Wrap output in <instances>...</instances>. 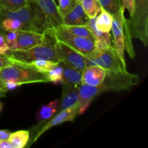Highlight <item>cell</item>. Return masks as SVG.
<instances>
[{"label": "cell", "instance_id": "38", "mask_svg": "<svg viewBox=\"0 0 148 148\" xmlns=\"http://www.w3.org/2000/svg\"><path fill=\"white\" fill-rule=\"evenodd\" d=\"M1 108H2V104H1V103H0V111H1Z\"/></svg>", "mask_w": 148, "mask_h": 148}, {"label": "cell", "instance_id": "4", "mask_svg": "<svg viewBox=\"0 0 148 148\" xmlns=\"http://www.w3.org/2000/svg\"><path fill=\"white\" fill-rule=\"evenodd\" d=\"M130 35L137 38L145 47L148 45V0H134L133 14L128 19Z\"/></svg>", "mask_w": 148, "mask_h": 148}, {"label": "cell", "instance_id": "33", "mask_svg": "<svg viewBox=\"0 0 148 148\" xmlns=\"http://www.w3.org/2000/svg\"><path fill=\"white\" fill-rule=\"evenodd\" d=\"M11 133V132L8 130H0V140H7Z\"/></svg>", "mask_w": 148, "mask_h": 148}, {"label": "cell", "instance_id": "32", "mask_svg": "<svg viewBox=\"0 0 148 148\" xmlns=\"http://www.w3.org/2000/svg\"><path fill=\"white\" fill-rule=\"evenodd\" d=\"M12 64L13 62L7 54H0V69Z\"/></svg>", "mask_w": 148, "mask_h": 148}, {"label": "cell", "instance_id": "12", "mask_svg": "<svg viewBox=\"0 0 148 148\" xmlns=\"http://www.w3.org/2000/svg\"><path fill=\"white\" fill-rule=\"evenodd\" d=\"M104 91L101 85H92L81 84L78 87V103L79 104L78 114H82L90 105L94 99L99 96Z\"/></svg>", "mask_w": 148, "mask_h": 148}, {"label": "cell", "instance_id": "8", "mask_svg": "<svg viewBox=\"0 0 148 148\" xmlns=\"http://www.w3.org/2000/svg\"><path fill=\"white\" fill-rule=\"evenodd\" d=\"M38 9L47 30H55L63 25V17L54 0H31Z\"/></svg>", "mask_w": 148, "mask_h": 148}, {"label": "cell", "instance_id": "13", "mask_svg": "<svg viewBox=\"0 0 148 148\" xmlns=\"http://www.w3.org/2000/svg\"><path fill=\"white\" fill-rule=\"evenodd\" d=\"M44 40V33L31 30L18 31L14 49H27L41 44ZM14 50V49H13Z\"/></svg>", "mask_w": 148, "mask_h": 148}, {"label": "cell", "instance_id": "18", "mask_svg": "<svg viewBox=\"0 0 148 148\" xmlns=\"http://www.w3.org/2000/svg\"><path fill=\"white\" fill-rule=\"evenodd\" d=\"M63 66V81L62 85L70 87H79L82 84V73L80 71L72 68L65 64Z\"/></svg>", "mask_w": 148, "mask_h": 148}, {"label": "cell", "instance_id": "25", "mask_svg": "<svg viewBox=\"0 0 148 148\" xmlns=\"http://www.w3.org/2000/svg\"><path fill=\"white\" fill-rule=\"evenodd\" d=\"M101 8L109 12L112 16L124 10L121 7V0H98Z\"/></svg>", "mask_w": 148, "mask_h": 148}, {"label": "cell", "instance_id": "34", "mask_svg": "<svg viewBox=\"0 0 148 148\" xmlns=\"http://www.w3.org/2000/svg\"><path fill=\"white\" fill-rule=\"evenodd\" d=\"M0 148H13V147L12 145L7 139V140H0Z\"/></svg>", "mask_w": 148, "mask_h": 148}, {"label": "cell", "instance_id": "11", "mask_svg": "<svg viewBox=\"0 0 148 148\" xmlns=\"http://www.w3.org/2000/svg\"><path fill=\"white\" fill-rule=\"evenodd\" d=\"M4 18H14L20 20L27 27V30L37 32L33 18V12L30 4L17 10H9L0 7V20Z\"/></svg>", "mask_w": 148, "mask_h": 148}, {"label": "cell", "instance_id": "22", "mask_svg": "<svg viewBox=\"0 0 148 148\" xmlns=\"http://www.w3.org/2000/svg\"><path fill=\"white\" fill-rule=\"evenodd\" d=\"M59 62H53L51 60H47V59H37V60L31 61V62H27V63H21L27 65L39 72L46 73L51 69H53L55 66L59 64Z\"/></svg>", "mask_w": 148, "mask_h": 148}, {"label": "cell", "instance_id": "35", "mask_svg": "<svg viewBox=\"0 0 148 148\" xmlns=\"http://www.w3.org/2000/svg\"><path fill=\"white\" fill-rule=\"evenodd\" d=\"M0 92H2V93L6 94V92H7V90L5 88V85H4V82L1 81V79H0Z\"/></svg>", "mask_w": 148, "mask_h": 148}, {"label": "cell", "instance_id": "17", "mask_svg": "<svg viewBox=\"0 0 148 148\" xmlns=\"http://www.w3.org/2000/svg\"><path fill=\"white\" fill-rule=\"evenodd\" d=\"M95 19L96 17L90 18L87 25L89 26L93 33L96 48H104L106 46H113L110 33H104L98 30L95 26Z\"/></svg>", "mask_w": 148, "mask_h": 148}, {"label": "cell", "instance_id": "28", "mask_svg": "<svg viewBox=\"0 0 148 148\" xmlns=\"http://www.w3.org/2000/svg\"><path fill=\"white\" fill-rule=\"evenodd\" d=\"M76 3V0H58V8L62 17L65 15Z\"/></svg>", "mask_w": 148, "mask_h": 148}, {"label": "cell", "instance_id": "16", "mask_svg": "<svg viewBox=\"0 0 148 148\" xmlns=\"http://www.w3.org/2000/svg\"><path fill=\"white\" fill-rule=\"evenodd\" d=\"M78 103V87H70L62 85V93L61 101L55 114L64 108L72 106Z\"/></svg>", "mask_w": 148, "mask_h": 148}, {"label": "cell", "instance_id": "6", "mask_svg": "<svg viewBox=\"0 0 148 148\" xmlns=\"http://www.w3.org/2000/svg\"><path fill=\"white\" fill-rule=\"evenodd\" d=\"M139 76L128 71L124 72H106L101 87L104 92L107 91L126 90L138 85Z\"/></svg>", "mask_w": 148, "mask_h": 148}, {"label": "cell", "instance_id": "9", "mask_svg": "<svg viewBox=\"0 0 148 148\" xmlns=\"http://www.w3.org/2000/svg\"><path fill=\"white\" fill-rule=\"evenodd\" d=\"M55 38V37H54ZM55 53L60 62L82 72L85 67V57L65 43L55 38L53 43Z\"/></svg>", "mask_w": 148, "mask_h": 148}, {"label": "cell", "instance_id": "21", "mask_svg": "<svg viewBox=\"0 0 148 148\" xmlns=\"http://www.w3.org/2000/svg\"><path fill=\"white\" fill-rule=\"evenodd\" d=\"M82 6L84 12L89 18L98 16L101 10V7L98 0H77Z\"/></svg>", "mask_w": 148, "mask_h": 148}, {"label": "cell", "instance_id": "27", "mask_svg": "<svg viewBox=\"0 0 148 148\" xmlns=\"http://www.w3.org/2000/svg\"><path fill=\"white\" fill-rule=\"evenodd\" d=\"M29 0H0V7L9 10H17L28 4Z\"/></svg>", "mask_w": 148, "mask_h": 148}, {"label": "cell", "instance_id": "5", "mask_svg": "<svg viewBox=\"0 0 148 148\" xmlns=\"http://www.w3.org/2000/svg\"><path fill=\"white\" fill-rule=\"evenodd\" d=\"M52 31L56 40L65 43L83 56L92 53L96 49L95 39L72 34L65 30L62 25Z\"/></svg>", "mask_w": 148, "mask_h": 148}, {"label": "cell", "instance_id": "1", "mask_svg": "<svg viewBox=\"0 0 148 148\" xmlns=\"http://www.w3.org/2000/svg\"><path fill=\"white\" fill-rule=\"evenodd\" d=\"M44 40L41 44L27 49L9 50L6 54L12 62L17 63H27L37 59H47L56 62H60L56 56L53 47L55 38L52 30L43 32Z\"/></svg>", "mask_w": 148, "mask_h": 148}, {"label": "cell", "instance_id": "2", "mask_svg": "<svg viewBox=\"0 0 148 148\" xmlns=\"http://www.w3.org/2000/svg\"><path fill=\"white\" fill-rule=\"evenodd\" d=\"M0 79L4 82L12 81L20 86L27 84L50 82L46 73L17 62L0 69Z\"/></svg>", "mask_w": 148, "mask_h": 148}, {"label": "cell", "instance_id": "3", "mask_svg": "<svg viewBox=\"0 0 148 148\" xmlns=\"http://www.w3.org/2000/svg\"><path fill=\"white\" fill-rule=\"evenodd\" d=\"M84 57L85 66H98L105 69L106 72L114 73L127 71V66L120 60L113 46L96 48L94 51Z\"/></svg>", "mask_w": 148, "mask_h": 148}, {"label": "cell", "instance_id": "10", "mask_svg": "<svg viewBox=\"0 0 148 148\" xmlns=\"http://www.w3.org/2000/svg\"><path fill=\"white\" fill-rule=\"evenodd\" d=\"M79 104L77 103L75 105L69 107V108H64V109L62 110L59 111L57 114H55L49 121H46L41 128L39 130L38 133L36 134V137H34L33 140V143L40 137L43 134H44L46 131L50 130L52 127H55L56 125H59L60 124H63L64 122H67V121H73L76 118L77 116L79 115L78 114V111H79Z\"/></svg>", "mask_w": 148, "mask_h": 148}, {"label": "cell", "instance_id": "30", "mask_svg": "<svg viewBox=\"0 0 148 148\" xmlns=\"http://www.w3.org/2000/svg\"><path fill=\"white\" fill-rule=\"evenodd\" d=\"M121 7L124 11L127 10L131 17L134 12V0H121Z\"/></svg>", "mask_w": 148, "mask_h": 148}, {"label": "cell", "instance_id": "23", "mask_svg": "<svg viewBox=\"0 0 148 148\" xmlns=\"http://www.w3.org/2000/svg\"><path fill=\"white\" fill-rule=\"evenodd\" d=\"M0 25L7 32L28 30L24 23L17 19L4 18L0 20Z\"/></svg>", "mask_w": 148, "mask_h": 148}, {"label": "cell", "instance_id": "29", "mask_svg": "<svg viewBox=\"0 0 148 148\" xmlns=\"http://www.w3.org/2000/svg\"><path fill=\"white\" fill-rule=\"evenodd\" d=\"M17 36H18V31H9L6 34L5 39L10 48V50L14 49Z\"/></svg>", "mask_w": 148, "mask_h": 148}, {"label": "cell", "instance_id": "14", "mask_svg": "<svg viewBox=\"0 0 148 148\" xmlns=\"http://www.w3.org/2000/svg\"><path fill=\"white\" fill-rule=\"evenodd\" d=\"M81 73L82 84L92 86H98L102 84L106 75L105 69L98 66H85Z\"/></svg>", "mask_w": 148, "mask_h": 148}, {"label": "cell", "instance_id": "19", "mask_svg": "<svg viewBox=\"0 0 148 148\" xmlns=\"http://www.w3.org/2000/svg\"><path fill=\"white\" fill-rule=\"evenodd\" d=\"M113 23V16L109 12L101 9L95 19V26L101 31L110 33Z\"/></svg>", "mask_w": 148, "mask_h": 148}, {"label": "cell", "instance_id": "36", "mask_svg": "<svg viewBox=\"0 0 148 148\" xmlns=\"http://www.w3.org/2000/svg\"><path fill=\"white\" fill-rule=\"evenodd\" d=\"M7 32L5 31V30H4V29L1 27V26L0 25V36H6V34H7Z\"/></svg>", "mask_w": 148, "mask_h": 148}, {"label": "cell", "instance_id": "24", "mask_svg": "<svg viewBox=\"0 0 148 148\" xmlns=\"http://www.w3.org/2000/svg\"><path fill=\"white\" fill-rule=\"evenodd\" d=\"M62 27L72 34L95 39L92 30L87 24L79 25H62Z\"/></svg>", "mask_w": 148, "mask_h": 148}, {"label": "cell", "instance_id": "31", "mask_svg": "<svg viewBox=\"0 0 148 148\" xmlns=\"http://www.w3.org/2000/svg\"><path fill=\"white\" fill-rule=\"evenodd\" d=\"M9 50L10 48L6 41L5 36H0V54H6Z\"/></svg>", "mask_w": 148, "mask_h": 148}, {"label": "cell", "instance_id": "15", "mask_svg": "<svg viewBox=\"0 0 148 148\" xmlns=\"http://www.w3.org/2000/svg\"><path fill=\"white\" fill-rule=\"evenodd\" d=\"M81 4L76 0L72 9L63 17V25H85L89 20Z\"/></svg>", "mask_w": 148, "mask_h": 148}, {"label": "cell", "instance_id": "20", "mask_svg": "<svg viewBox=\"0 0 148 148\" xmlns=\"http://www.w3.org/2000/svg\"><path fill=\"white\" fill-rule=\"evenodd\" d=\"M30 139L29 130H18L12 132L8 138L13 148H23L26 147Z\"/></svg>", "mask_w": 148, "mask_h": 148}, {"label": "cell", "instance_id": "26", "mask_svg": "<svg viewBox=\"0 0 148 148\" xmlns=\"http://www.w3.org/2000/svg\"><path fill=\"white\" fill-rule=\"evenodd\" d=\"M49 82L54 84H62L63 81V66L59 62L53 69L46 72Z\"/></svg>", "mask_w": 148, "mask_h": 148}, {"label": "cell", "instance_id": "37", "mask_svg": "<svg viewBox=\"0 0 148 148\" xmlns=\"http://www.w3.org/2000/svg\"><path fill=\"white\" fill-rule=\"evenodd\" d=\"M5 96V94L2 93V92H0V98H2V97H4Z\"/></svg>", "mask_w": 148, "mask_h": 148}, {"label": "cell", "instance_id": "7", "mask_svg": "<svg viewBox=\"0 0 148 148\" xmlns=\"http://www.w3.org/2000/svg\"><path fill=\"white\" fill-rule=\"evenodd\" d=\"M130 32L128 25V19L124 15V10H122L118 14L113 16V23L111 27L113 38V46L119 57L120 60L125 66L126 64L124 51H125V43H124V30Z\"/></svg>", "mask_w": 148, "mask_h": 148}]
</instances>
